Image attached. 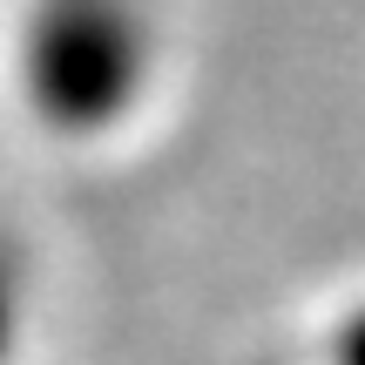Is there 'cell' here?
Returning <instances> with one entry per match:
<instances>
[{
    "instance_id": "6da1fadb",
    "label": "cell",
    "mask_w": 365,
    "mask_h": 365,
    "mask_svg": "<svg viewBox=\"0 0 365 365\" xmlns=\"http://www.w3.org/2000/svg\"><path fill=\"white\" fill-rule=\"evenodd\" d=\"M0 68L21 122L41 129V143L102 149L163 95V0H14Z\"/></svg>"
}]
</instances>
